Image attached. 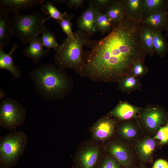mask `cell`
Masks as SVG:
<instances>
[{
  "label": "cell",
  "instance_id": "6da1fadb",
  "mask_svg": "<svg viewBox=\"0 0 168 168\" xmlns=\"http://www.w3.org/2000/svg\"><path fill=\"white\" fill-rule=\"evenodd\" d=\"M141 22L129 20L126 16L114 23L112 29L104 38L92 40L84 51L85 66L81 73L94 79L119 82L131 74L133 66L144 63L147 53L141 37Z\"/></svg>",
  "mask_w": 168,
  "mask_h": 168
},
{
  "label": "cell",
  "instance_id": "7a4b0ae2",
  "mask_svg": "<svg viewBox=\"0 0 168 168\" xmlns=\"http://www.w3.org/2000/svg\"><path fill=\"white\" fill-rule=\"evenodd\" d=\"M36 91L44 99L52 100L62 96L68 88L63 69L52 63H45L30 73Z\"/></svg>",
  "mask_w": 168,
  "mask_h": 168
},
{
  "label": "cell",
  "instance_id": "3957f363",
  "mask_svg": "<svg viewBox=\"0 0 168 168\" xmlns=\"http://www.w3.org/2000/svg\"><path fill=\"white\" fill-rule=\"evenodd\" d=\"M90 36L78 30L74 32L73 38L64 40L54 55L57 67L63 69H71L81 73L85 66L83 48L91 42Z\"/></svg>",
  "mask_w": 168,
  "mask_h": 168
},
{
  "label": "cell",
  "instance_id": "277c9868",
  "mask_svg": "<svg viewBox=\"0 0 168 168\" xmlns=\"http://www.w3.org/2000/svg\"><path fill=\"white\" fill-rule=\"evenodd\" d=\"M44 16L34 12L28 14L20 12L14 14L10 19L13 35L25 45L39 38L44 25Z\"/></svg>",
  "mask_w": 168,
  "mask_h": 168
},
{
  "label": "cell",
  "instance_id": "5b68a950",
  "mask_svg": "<svg viewBox=\"0 0 168 168\" xmlns=\"http://www.w3.org/2000/svg\"><path fill=\"white\" fill-rule=\"evenodd\" d=\"M21 130L11 131L0 138V168H11L18 163L28 142Z\"/></svg>",
  "mask_w": 168,
  "mask_h": 168
},
{
  "label": "cell",
  "instance_id": "8992f818",
  "mask_svg": "<svg viewBox=\"0 0 168 168\" xmlns=\"http://www.w3.org/2000/svg\"><path fill=\"white\" fill-rule=\"evenodd\" d=\"M101 142L91 140L82 143L73 159V168H97L104 152Z\"/></svg>",
  "mask_w": 168,
  "mask_h": 168
},
{
  "label": "cell",
  "instance_id": "52a82bcc",
  "mask_svg": "<svg viewBox=\"0 0 168 168\" xmlns=\"http://www.w3.org/2000/svg\"><path fill=\"white\" fill-rule=\"evenodd\" d=\"M26 113V110L18 102L5 98L0 105V125L10 131L16 130L24 123Z\"/></svg>",
  "mask_w": 168,
  "mask_h": 168
},
{
  "label": "cell",
  "instance_id": "ba28073f",
  "mask_svg": "<svg viewBox=\"0 0 168 168\" xmlns=\"http://www.w3.org/2000/svg\"><path fill=\"white\" fill-rule=\"evenodd\" d=\"M116 124L113 118L107 117L101 118L91 128V140L100 142L107 140L114 134Z\"/></svg>",
  "mask_w": 168,
  "mask_h": 168
},
{
  "label": "cell",
  "instance_id": "9c48e42d",
  "mask_svg": "<svg viewBox=\"0 0 168 168\" xmlns=\"http://www.w3.org/2000/svg\"><path fill=\"white\" fill-rule=\"evenodd\" d=\"M104 146L108 153L115 158L123 168H129L131 166L132 154L128 147L124 142L114 140Z\"/></svg>",
  "mask_w": 168,
  "mask_h": 168
},
{
  "label": "cell",
  "instance_id": "30bf717a",
  "mask_svg": "<svg viewBox=\"0 0 168 168\" xmlns=\"http://www.w3.org/2000/svg\"><path fill=\"white\" fill-rule=\"evenodd\" d=\"M138 117L144 128L151 133L157 132L165 121L164 114L156 107L142 109Z\"/></svg>",
  "mask_w": 168,
  "mask_h": 168
},
{
  "label": "cell",
  "instance_id": "8fae6325",
  "mask_svg": "<svg viewBox=\"0 0 168 168\" xmlns=\"http://www.w3.org/2000/svg\"><path fill=\"white\" fill-rule=\"evenodd\" d=\"M87 8L82 12L77 21L79 30L90 36L98 31L96 19L100 10L95 7L90 2Z\"/></svg>",
  "mask_w": 168,
  "mask_h": 168
},
{
  "label": "cell",
  "instance_id": "7c38bea8",
  "mask_svg": "<svg viewBox=\"0 0 168 168\" xmlns=\"http://www.w3.org/2000/svg\"><path fill=\"white\" fill-rule=\"evenodd\" d=\"M44 0H1L0 10L8 14L18 13L21 10L29 9L42 3Z\"/></svg>",
  "mask_w": 168,
  "mask_h": 168
},
{
  "label": "cell",
  "instance_id": "4fadbf2b",
  "mask_svg": "<svg viewBox=\"0 0 168 168\" xmlns=\"http://www.w3.org/2000/svg\"><path fill=\"white\" fill-rule=\"evenodd\" d=\"M142 109L127 102H121L110 112V114L120 120L136 118Z\"/></svg>",
  "mask_w": 168,
  "mask_h": 168
},
{
  "label": "cell",
  "instance_id": "5bb4252c",
  "mask_svg": "<svg viewBox=\"0 0 168 168\" xmlns=\"http://www.w3.org/2000/svg\"><path fill=\"white\" fill-rule=\"evenodd\" d=\"M155 140L153 138L146 136L136 143L137 152L142 161L147 162L151 159L157 144Z\"/></svg>",
  "mask_w": 168,
  "mask_h": 168
},
{
  "label": "cell",
  "instance_id": "9a60e30c",
  "mask_svg": "<svg viewBox=\"0 0 168 168\" xmlns=\"http://www.w3.org/2000/svg\"><path fill=\"white\" fill-rule=\"evenodd\" d=\"M141 25L162 31L168 26V11L162 13H156L144 17Z\"/></svg>",
  "mask_w": 168,
  "mask_h": 168
},
{
  "label": "cell",
  "instance_id": "2e32d148",
  "mask_svg": "<svg viewBox=\"0 0 168 168\" xmlns=\"http://www.w3.org/2000/svg\"><path fill=\"white\" fill-rule=\"evenodd\" d=\"M125 9L127 18L141 22L143 18V0H121Z\"/></svg>",
  "mask_w": 168,
  "mask_h": 168
},
{
  "label": "cell",
  "instance_id": "e0dca14e",
  "mask_svg": "<svg viewBox=\"0 0 168 168\" xmlns=\"http://www.w3.org/2000/svg\"><path fill=\"white\" fill-rule=\"evenodd\" d=\"M17 45L15 43L11 51L8 53H6L2 49H0V69H6L10 71L15 78H19L20 76L21 71L18 66L15 65L12 55L16 49Z\"/></svg>",
  "mask_w": 168,
  "mask_h": 168
},
{
  "label": "cell",
  "instance_id": "ac0fdd59",
  "mask_svg": "<svg viewBox=\"0 0 168 168\" xmlns=\"http://www.w3.org/2000/svg\"><path fill=\"white\" fill-rule=\"evenodd\" d=\"M9 14L0 10V49L9 44L13 35Z\"/></svg>",
  "mask_w": 168,
  "mask_h": 168
},
{
  "label": "cell",
  "instance_id": "d6986e66",
  "mask_svg": "<svg viewBox=\"0 0 168 168\" xmlns=\"http://www.w3.org/2000/svg\"><path fill=\"white\" fill-rule=\"evenodd\" d=\"M29 44L23 50V53L25 56L32 59L35 63L47 55L49 51L44 50L39 37L32 40Z\"/></svg>",
  "mask_w": 168,
  "mask_h": 168
},
{
  "label": "cell",
  "instance_id": "ffe728a7",
  "mask_svg": "<svg viewBox=\"0 0 168 168\" xmlns=\"http://www.w3.org/2000/svg\"><path fill=\"white\" fill-rule=\"evenodd\" d=\"M168 0H143V18L153 14L168 11Z\"/></svg>",
  "mask_w": 168,
  "mask_h": 168
},
{
  "label": "cell",
  "instance_id": "44dd1931",
  "mask_svg": "<svg viewBox=\"0 0 168 168\" xmlns=\"http://www.w3.org/2000/svg\"><path fill=\"white\" fill-rule=\"evenodd\" d=\"M114 23L122 20L125 16V12L121 0H114L105 12Z\"/></svg>",
  "mask_w": 168,
  "mask_h": 168
},
{
  "label": "cell",
  "instance_id": "7402d4cb",
  "mask_svg": "<svg viewBox=\"0 0 168 168\" xmlns=\"http://www.w3.org/2000/svg\"><path fill=\"white\" fill-rule=\"evenodd\" d=\"M152 30L154 52L159 57H164L168 52V43L161 31L157 30Z\"/></svg>",
  "mask_w": 168,
  "mask_h": 168
},
{
  "label": "cell",
  "instance_id": "603a6c76",
  "mask_svg": "<svg viewBox=\"0 0 168 168\" xmlns=\"http://www.w3.org/2000/svg\"><path fill=\"white\" fill-rule=\"evenodd\" d=\"M42 36L39 37V39L44 47L46 48L49 51L53 49L56 52L58 49L60 44L57 41V39L54 34L44 24L42 30Z\"/></svg>",
  "mask_w": 168,
  "mask_h": 168
},
{
  "label": "cell",
  "instance_id": "cb8c5ba5",
  "mask_svg": "<svg viewBox=\"0 0 168 168\" xmlns=\"http://www.w3.org/2000/svg\"><path fill=\"white\" fill-rule=\"evenodd\" d=\"M118 132L123 139L131 140L135 139L138 134V129L137 125L131 122H126L118 127Z\"/></svg>",
  "mask_w": 168,
  "mask_h": 168
},
{
  "label": "cell",
  "instance_id": "d4e9b609",
  "mask_svg": "<svg viewBox=\"0 0 168 168\" xmlns=\"http://www.w3.org/2000/svg\"><path fill=\"white\" fill-rule=\"evenodd\" d=\"M41 9L44 14L49 15L48 17L43 20V23L50 18L55 19L56 21L61 20L65 17L67 14L66 12L63 13L61 12L54 5L53 2H46L45 4L41 6Z\"/></svg>",
  "mask_w": 168,
  "mask_h": 168
},
{
  "label": "cell",
  "instance_id": "484cf974",
  "mask_svg": "<svg viewBox=\"0 0 168 168\" xmlns=\"http://www.w3.org/2000/svg\"><path fill=\"white\" fill-rule=\"evenodd\" d=\"M119 83L120 89L122 91L128 93L139 90L141 86L139 80L131 74L124 77Z\"/></svg>",
  "mask_w": 168,
  "mask_h": 168
},
{
  "label": "cell",
  "instance_id": "4316f807",
  "mask_svg": "<svg viewBox=\"0 0 168 168\" xmlns=\"http://www.w3.org/2000/svg\"><path fill=\"white\" fill-rule=\"evenodd\" d=\"M141 37L142 44L148 54L152 57L154 53L152 30L141 25Z\"/></svg>",
  "mask_w": 168,
  "mask_h": 168
},
{
  "label": "cell",
  "instance_id": "83f0119b",
  "mask_svg": "<svg viewBox=\"0 0 168 168\" xmlns=\"http://www.w3.org/2000/svg\"><path fill=\"white\" fill-rule=\"evenodd\" d=\"M96 26L98 31H100L102 35L106 32L109 33L111 30L114 23L104 12L100 11L96 19Z\"/></svg>",
  "mask_w": 168,
  "mask_h": 168
},
{
  "label": "cell",
  "instance_id": "f1b7e54d",
  "mask_svg": "<svg viewBox=\"0 0 168 168\" xmlns=\"http://www.w3.org/2000/svg\"><path fill=\"white\" fill-rule=\"evenodd\" d=\"M97 168H123L119 162L108 153H103Z\"/></svg>",
  "mask_w": 168,
  "mask_h": 168
},
{
  "label": "cell",
  "instance_id": "f546056e",
  "mask_svg": "<svg viewBox=\"0 0 168 168\" xmlns=\"http://www.w3.org/2000/svg\"><path fill=\"white\" fill-rule=\"evenodd\" d=\"M74 16L73 14L67 13L65 17L60 21H56L60 26L63 31L66 34L68 38H72L73 37L74 32H72V24L71 20Z\"/></svg>",
  "mask_w": 168,
  "mask_h": 168
},
{
  "label": "cell",
  "instance_id": "4dcf8cb0",
  "mask_svg": "<svg viewBox=\"0 0 168 168\" xmlns=\"http://www.w3.org/2000/svg\"><path fill=\"white\" fill-rule=\"evenodd\" d=\"M160 141L161 144H165L168 142V122L167 124L160 127L153 138Z\"/></svg>",
  "mask_w": 168,
  "mask_h": 168
},
{
  "label": "cell",
  "instance_id": "1f68e13d",
  "mask_svg": "<svg viewBox=\"0 0 168 168\" xmlns=\"http://www.w3.org/2000/svg\"><path fill=\"white\" fill-rule=\"evenodd\" d=\"M84 0H54V3L57 4H64L71 9H79L83 6Z\"/></svg>",
  "mask_w": 168,
  "mask_h": 168
},
{
  "label": "cell",
  "instance_id": "d6a6232c",
  "mask_svg": "<svg viewBox=\"0 0 168 168\" xmlns=\"http://www.w3.org/2000/svg\"><path fill=\"white\" fill-rule=\"evenodd\" d=\"M147 71V68L144 63L139 62L133 66L131 71V74L136 77H141L146 74Z\"/></svg>",
  "mask_w": 168,
  "mask_h": 168
},
{
  "label": "cell",
  "instance_id": "836d02e7",
  "mask_svg": "<svg viewBox=\"0 0 168 168\" xmlns=\"http://www.w3.org/2000/svg\"><path fill=\"white\" fill-rule=\"evenodd\" d=\"M114 0H91L89 2H91L96 8L103 10L104 12L108 7L112 3Z\"/></svg>",
  "mask_w": 168,
  "mask_h": 168
},
{
  "label": "cell",
  "instance_id": "e575fe53",
  "mask_svg": "<svg viewBox=\"0 0 168 168\" xmlns=\"http://www.w3.org/2000/svg\"><path fill=\"white\" fill-rule=\"evenodd\" d=\"M152 168H168V162L162 159L158 160L155 162Z\"/></svg>",
  "mask_w": 168,
  "mask_h": 168
},
{
  "label": "cell",
  "instance_id": "d590c367",
  "mask_svg": "<svg viewBox=\"0 0 168 168\" xmlns=\"http://www.w3.org/2000/svg\"><path fill=\"white\" fill-rule=\"evenodd\" d=\"M5 93L2 90H0V99H1L3 97H4Z\"/></svg>",
  "mask_w": 168,
  "mask_h": 168
},
{
  "label": "cell",
  "instance_id": "8d00e7d4",
  "mask_svg": "<svg viewBox=\"0 0 168 168\" xmlns=\"http://www.w3.org/2000/svg\"><path fill=\"white\" fill-rule=\"evenodd\" d=\"M165 30L166 31V37L168 38V26L166 29Z\"/></svg>",
  "mask_w": 168,
  "mask_h": 168
},
{
  "label": "cell",
  "instance_id": "74e56055",
  "mask_svg": "<svg viewBox=\"0 0 168 168\" xmlns=\"http://www.w3.org/2000/svg\"><path fill=\"white\" fill-rule=\"evenodd\" d=\"M144 168L142 167H139V168Z\"/></svg>",
  "mask_w": 168,
  "mask_h": 168
},
{
  "label": "cell",
  "instance_id": "f35d334b",
  "mask_svg": "<svg viewBox=\"0 0 168 168\" xmlns=\"http://www.w3.org/2000/svg\"></svg>",
  "mask_w": 168,
  "mask_h": 168
}]
</instances>
